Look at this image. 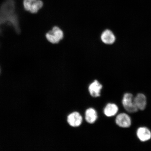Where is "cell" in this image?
I'll return each instance as SVG.
<instances>
[{"instance_id":"1","label":"cell","mask_w":151,"mask_h":151,"mask_svg":"<svg viewBox=\"0 0 151 151\" xmlns=\"http://www.w3.org/2000/svg\"><path fill=\"white\" fill-rule=\"evenodd\" d=\"M5 24L12 26L17 33L20 32L14 0H5L0 7V33L2 31V26Z\"/></svg>"},{"instance_id":"2","label":"cell","mask_w":151,"mask_h":151,"mask_svg":"<svg viewBox=\"0 0 151 151\" xmlns=\"http://www.w3.org/2000/svg\"><path fill=\"white\" fill-rule=\"evenodd\" d=\"M45 37L49 42L52 44H57L63 39L64 33L61 28L55 26L46 33Z\"/></svg>"},{"instance_id":"3","label":"cell","mask_w":151,"mask_h":151,"mask_svg":"<svg viewBox=\"0 0 151 151\" xmlns=\"http://www.w3.org/2000/svg\"><path fill=\"white\" fill-rule=\"evenodd\" d=\"M122 104L126 111L129 113L137 112L138 109L134 102V97L131 93L124 94L122 101Z\"/></svg>"},{"instance_id":"4","label":"cell","mask_w":151,"mask_h":151,"mask_svg":"<svg viewBox=\"0 0 151 151\" xmlns=\"http://www.w3.org/2000/svg\"><path fill=\"white\" fill-rule=\"evenodd\" d=\"M43 4L41 0H24L23 6L26 11L32 14H36L42 8Z\"/></svg>"},{"instance_id":"5","label":"cell","mask_w":151,"mask_h":151,"mask_svg":"<svg viewBox=\"0 0 151 151\" xmlns=\"http://www.w3.org/2000/svg\"><path fill=\"white\" fill-rule=\"evenodd\" d=\"M83 119L80 113L76 111L72 112L67 116V121L70 126L73 127H77L82 124Z\"/></svg>"},{"instance_id":"6","label":"cell","mask_w":151,"mask_h":151,"mask_svg":"<svg viewBox=\"0 0 151 151\" xmlns=\"http://www.w3.org/2000/svg\"><path fill=\"white\" fill-rule=\"evenodd\" d=\"M115 122L116 125L122 128H128L131 126V119L126 113H120L116 116Z\"/></svg>"},{"instance_id":"7","label":"cell","mask_w":151,"mask_h":151,"mask_svg":"<svg viewBox=\"0 0 151 151\" xmlns=\"http://www.w3.org/2000/svg\"><path fill=\"white\" fill-rule=\"evenodd\" d=\"M103 87L102 85L100 83L99 81L95 80L88 86V92L92 97H99L101 95V90Z\"/></svg>"},{"instance_id":"8","label":"cell","mask_w":151,"mask_h":151,"mask_svg":"<svg viewBox=\"0 0 151 151\" xmlns=\"http://www.w3.org/2000/svg\"><path fill=\"white\" fill-rule=\"evenodd\" d=\"M137 135L139 140L143 142L148 141L151 138V132L146 127H140L137 129Z\"/></svg>"},{"instance_id":"9","label":"cell","mask_w":151,"mask_h":151,"mask_svg":"<svg viewBox=\"0 0 151 151\" xmlns=\"http://www.w3.org/2000/svg\"><path fill=\"white\" fill-rule=\"evenodd\" d=\"M134 102L139 110H144L146 108L147 104L146 96L142 93H138L134 97Z\"/></svg>"},{"instance_id":"10","label":"cell","mask_w":151,"mask_h":151,"mask_svg":"<svg viewBox=\"0 0 151 151\" xmlns=\"http://www.w3.org/2000/svg\"><path fill=\"white\" fill-rule=\"evenodd\" d=\"M98 118V113L97 111L93 108H88L85 112V120L88 124L94 123L97 121Z\"/></svg>"},{"instance_id":"11","label":"cell","mask_w":151,"mask_h":151,"mask_svg":"<svg viewBox=\"0 0 151 151\" xmlns=\"http://www.w3.org/2000/svg\"><path fill=\"white\" fill-rule=\"evenodd\" d=\"M118 110V106L116 104L109 103L107 104L104 108L103 112L106 116L108 117H111L116 115Z\"/></svg>"},{"instance_id":"12","label":"cell","mask_w":151,"mask_h":151,"mask_svg":"<svg viewBox=\"0 0 151 151\" xmlns=\"http://www.w3.org/2000/svg\"><path fill=\"white\" fill-rule=\"evenodd\" d=\"M102 42L107 45L113 44L116 40V37L112 32L109 29H106L102 33L101 36Z\"/></svg>"}]
</instances>
